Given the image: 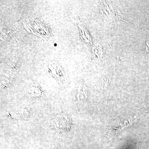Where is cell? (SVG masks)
<instances>
[{
    "label": "cell",
    "instance_id": "6da1fadb",
    "mask_svg": "<svg viewBox=\"0 0 149 149\" xmlns=\"http://www.w3.org/2000/svg\"><path fill=\"white\" fill-rule=\"evenodd\" d=\"M73 123L64 114H59L54 118L51 122L52 129L58 132L68 131L72 128Z\"/></svg>",
    "mask_w": 149,
    "mask_h": 149
},
{
    "label": "cell",
    "instance_id": "7a4b0ae2",
    "mask_svg": "<svg viewBox=\"0 0 149 149\" xmlns=\"http://www.w3.org/2000/svg\"><path fill=\"white\" fill-rule=\"evenodd\" d=\"M136 116H135L134 117L131 118L130 119L126 120V121H124V122H121L118 125L117 128L118 129H122V128H124V127H127L128 125H131L136 120Z\"/></svg>",
    "mask_w": 149,
    "mask_h": 149
}]
</instances>
